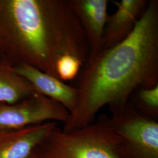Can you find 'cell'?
I'll return each mask as SVG.
<instances>
[{"instance_id":"obj_1","label":"cell","mask_w":158,"mask_h":158,"mask_svg":"<svg viewBox=\"0 0 158 158\" xmlns=\"http://www.w3.org/2000/svg\"><path fill=\"white\" fill-rule=\"evenodd\" d=\"M74 85L77 102L63 131L90 124L102 108L118 113L139 88L158 85V1H148L132 32L118 44L89 55Z\"/></svg>"},{"instance_id":"obj_2","label":"cell","mask_w":158,"mask_h":158,"mask_svg":"<svg viewBox=\"0 0 158 158\" xmlns=\"http://www.w3.org/2000/svg\"><path fill=\"white\" fill-rule=\"evenodd\" d=\"M90 48L68 0H0L1 60L25 64L57 79L63 56L85 63Z\"/></svg>"},{"instance_id":"obj_3","label":"cell","mask_w":158,"mask_h":158,"mask_svg":"<svg viewBox=\"0 0 158 158\" xmlns=\"http://www.w3.org/2000/svg\"><path fill=\"white\" fill-rule=\"evenodd\" d=\"M118 136L102 115L90 124L64 132L56 127L27 158H119Z\"/></svg>"},{"instance_id":"obj_4","label":"cell","mask_w":158,"mask_h":158,"mask_svg":"<svg viewBox=\"0 0 158 158\" xmlns=\"http://www.w3.org/2000/svg\"><path fill=\"white\" fill-rule=\"evenodd\" d=\"M118 136L119 158H158V123L139 113L130 101L121 111L107 116Z\"/></svg>"},{"instance_id":"obj_5","label":"cell","mask_w":158,"mask_h":158,"mask_svg":"<svg viewBox=\"0 0 158 158\" xmlns=\"http://www.w3.org/2000/svg\"><path fill=\"white\" fill-rule=\"evenodd\" d=\"M70 113L59 102L37 91L13 104L0 102V130H15L57 121L66 123Z\"/></svg>"},{"instance_id":"obj_6","label":"cell","mask_w":158,"mask_h":158,"mask_svg":"<svg viewBox=\"0 0 158 158\" xmlns=\"http://www.w3.org/2000/svg\"><path fill=\"white\" fill-rule=\"evenodd\" d=\"M68 2L84 31L90 48L89 55L102 50L110 1L68 0Z\"/></svg>"},{"instance_id":"obj_7","label":"cell","mask_w":158,"mask_h":158,"mask_svg":"<svg viewBox=\"0 0 158 158\" xmlns=\"http://www.w3.org/2000/svg\"><path fill=\"white\" fill-rule=\"evenodd\" d=\"M147 0L110 1L117 6L115 12L108 15L103 38L102 49L121 42L135 28L147 8Z\"/></svg>"},{"instance_id":"obj_8","label":"cell","mask_w":158,"mask_h":158,"mask_svg":"<svg viewBox=\"0 0 158 158\" xmlns=\"http://www.w3.org/2000/svg\"><path fill=\"white\" fill-rule=\"evenodd\" d=\"M57 126L49 121L15 130H0V158H27Z\"/></svg>"},{"instance_id":"obj_9","label":"cell","mask_w":158,"mask_h":158,"mask_svg":"<svg viewBox=\"0 0 158 158\" xmlns=\"http://www.w3.org/2000/svg\"><path fill=\"white\" fill-rule=\"evenodd\" d=\"M17 74L27 80L36 91L59 102L72 113L77 102V89L59 79L28 64L13 67Z\"/></svg>"},{"instance_id":"obj_10","label":"cell","mask_w":158,"mask_h":158,"mask_svg":"<svg viewBox=\"0 0 158 158\" xmlns=\"http://www.w3.org/2000/svg\"><path fill=\"white\" fill-rule=\"evenodd\" d=\"M36 91L27 80L10 64L0 60V102L13 104L33 94Z\"/></svg>"},{"instance_id":"obj_11","label":"cell","mask_w":158,"mask_h":158,"mask_svg":"<svg viewBox=\"0 0 158 158\" xmlns=\"http://www.w3.org/2000/svg\"><path fill=\"white\" fill-rule=\"evenodd\" d=\"M130 101L139 113L155 119L158 115V85L150 89H136Z\"/></svg>"},{"instance_id":"obj_12","label":"cell","mask_w":158,"mask_h":158,"mask_svg":"<svg viewBox=\"0 0 158 158\" xmlns=\"http://www.w3.org/2000/svg\"><path fill=\"white\" fill-rule=\"evenodd\" d=\"M83 64L84 63L76 57L64 56L57 63V77L63 82L73 80L77 77Z\"/></svg>"},{"instance_id":"obj_13","label":"cell","mask_w":158,"mask_h":158,"mask_svg":"<svg viewBox=\"0 0 158 158\" xmlns=\"http://www.w3.org/2000/svg\"><path fill=\"white\" fill-rule=\"evenodd\" d=\"M0 60H1V56H0Z\"/></svg>"}]
</instances>
